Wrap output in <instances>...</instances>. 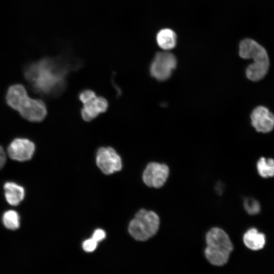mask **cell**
Returning <instances> with one entry per match:
<instances>
[{
	"label": "cell",
	"instance_id": "20",
	"mask_svg": "<svg viewBox=\"0 0 274 274\" xmlns=\"http://www.w3.org/2000/svg\"><path fill=\"white\" fill-rule=\"evenodd\" d=\"M106 236V233L104 230L101 229H97L93 233L91 237L98 243L104 240Z\"/></svg>",
	"mask_w": 274,
	"mask_h": 274
},
{
	"label": "cell",
	"instance_id": "16",
	"mask_svg": "<svg viewBox=\"0 0 274 274\" xmlns=\"http://www.w3.org/2000/svg\"><path fill=\"white\" fill-rule=\"evenodd\" d=\"M2 221L5 227L10 230H16L20 226L19 215L14 210L6 211L3 215Z\"/></svg>",
	"mask_w": 274,
	"mask_h": 274
},
{
	"label": "cell",
	"instance_id": "5",
	"mask_svg": "<svg viewBox=\"0 0 274 274\" xmlns=\"http://www.w3.org/2000/svg\"><path fill=\"white\" fill-rule=\"evenodd\" d=\"M160 225V219L155 212L141 209L129 222L128 230L135 240L145 242L157 233Z\"/></svg>",
	"mask_w": 274,
	"mask_h": 274
},
{
	"label": "cell",
	"instance_id": "21",
	"mask_svg": "<svg viewBox=\"0 0 274 274\" xmlns=\"http://www.w3.org/2000/svg\"><path fill=\"white\" fill-rule=\"evenodd\" d=\"M6 162V155L3 148L0 146V170L4 166Z\"/></svg>",
	"mask_w": 274,
	"mask_h": 274
},
{
	"label": "cell",
	"instance_id": "7",
	"mask_svg": "<svg viewBox=\"0 0 274 274\" xmlns=\"http://www.w3.org/2000/svg\"><path fill=\"white\" fill-rule=\"evenodd\" d=\"M169 175L167 165L157 162H149L142 176L144 183L148 187L158 189L164 186Z\"/></svg>",
	"mask_w": 274,
	"mask_h": 274
},
{
	"label": "cell",
	"instance_id": "3",
	"mask_svg": "<svg viewBox=\"0 0 274 274\" xmlns=\"http://www.w3.org/2000/svg\"><path fill=\"white\" fill-rule=\"evenodd\" d=\"M239 55L244 59H251L252 63L246 68L247 78L253 81H258L266 75L269 60L265 48L251 39L242 40L239 45Z\"/></svg>",
	"mask_w": 274,
	"mask_h": 274
},
{
	"label": "cell",
	"instance_id": "17",
	"mask_svg": "<svg viewBox=\"0 0 274 274\" xmlns=\"http://www.w3.org/2000/svg\"><path fill=\"white\" fill-rule=\"evenodd\" d=\"M243 205L245 211L250 215H257L260 212V203L254 198H246L244 200Z\"/></svg>",
	"mask_w": 274,
	"mask_h": 274
},
{
	"label": "cell",
	"instance_id": "6",
	"mask_svg": "<svg viewBox=\"0 0 274 274\" xmlns=\"http://www.w3.org/2000/svg\"><path fill=\"white\" fill-rule=\"evenodd\" d=\"M177 66L175 56L168 52H159L154 56L150 67L152 77L159 81H164L171 76Z\"/></svg>",
	"mask_w": 274,
	"mask_h": 274
},
{
	"label": "cell",
	"instance_id": "10",
	"mask_svg": "<svg viewBox=\"0 0 274 274\" xmlns=\"http://www.w3.org/2000/svg\"><path fill=\"white\" fill-rule=\"evenodd\" d=\"M251 123L257 131L267 133L274 128V115L263 106L255 108L251 115Z\"/></svg>",
	"mask_w": 274,
	"mask_h": 274
},
{
	"label": "cell",
	"instance_id": "8",
	"mask_svg": "<svg viewBox=\"0 0 274 274\" xmlns=\"http://www.w3.org/2000/svg\"><path fill=\"white\" fill-rule=\"evenodd\" d=\"M96 161L99 169L107 175L120 171L122 167L120 156L114 149L110 147H102L98 149Z\"/></svg>",
	"mask_w": 274,
	"mask_h": 274
},
{
	"label": "cell",
	"instance_id": "19",
	"mask_svg": "<svg viewBox=\"0 0 274 274\" xmlns=\"http://www.w3.org/2000/svg\"><path fill=\"white\" fill-rule=\"evenodd\" d=\"M98 242L92 237L85 240L82 243V248L86 252H92L97 247Z\"/></svg>",
	"mask_w": 274,
	"mask_h": 274
},
{
	"label": "cell",
	"instance_id": "18",
	"mask_svg": "<svg viewBox=\"0 0 274 274\" xmlns=\"http://www.w3.org/2000/svg\"><path fill=\"white\" fill-rule=\"evenodd\" d=\"M95 92L91 89H84L79 94V99L83 104L96 96Z\"/></svg>",
	"mask_w": 274,
	"mask_h": 274
},
{
	"label": "cell",
	"instance_id": "15",
	"mask_svg": "<svg viewBox=\"0 0 274 274\" xmlns=\"http://www.w3.org/2000/svg\"><path fill=\"white\" fill-rule=\"evenodd\" d=\"M258 174L263 178L274 177V159L271 158L261 157L256 164Z\"/></svg>",
	"mask_w": 274,
	"mask_h": 274
},
{
	"label": "cell",
	"instance_id": "12",
	"mask_svg": "<svg viewBox=\"0 0 274 274\" xmlns=\"http://www.w3.org/2000/svg\"><path fill=\"white\" fill-rule=\"evenodd\" d=\"M243 241L247 248L253 251H258L264 247L266 237L264 233L257 229L251 228L244 234Z\"/></svg>",
	"mask_w": 274,
	"mask_h": 274
},
{
	"label": "cell",
	"instance_id": "14",
	"mask_svg": "<svg viewBox=\"0 0 274 274\" xmlns=\"http://www.w3.org/2000/svg\"><path fill=\"white\" fill-rule=\"evenodd\" d=\"M156 41L160 48L167 51L173 49L177 44V35L169 28L160 30L156 36Z\"/></svg>",
	"mask_w": 274,
	"mask_h": 274
},
{
	"label": "cell",
	"instance_id": "13",
	"mask_svg": "<svg viewBox=\"0 0 274 274\" xmlns=\"http://www.w3.org/2000/svg\"><path fill=\"white\" fill-rule=\"evenodd\" d=\"M4 189L6 199L10 205L17 206L24 197L23 187L14 182H6L4 184Z\"/></svg>",
	"mask_w": 274,
	"mask_h": 274
},
{
	"label": "cell",
	"instance_id": "9",
	"mask_svg": "<svg viewBox=\"0 0 274 274\" xmlns=\"http://www.w3.org/2000/svg\"><path fill=\"white\" fill-rule=\"evenodd\" d=\"M35 150V145L30 140L25 138H16L8 148L9 157L19 161H27L31 158Z\"/></svg>",
	"mask_w": 274,
	"mask_h": 274
},
{
	"label": "cell",
	"instance_id": "1",
	"mask_svg": "<svg viewBox=\"0 0 274 274\" xmlns=\"http://www.w3.org/2000/svg\"><path fill=\"white\" fill-rule=\"evenodd\" d=\"M82 64L80 60L64 54L46 57L27 65L24 74L34 92L56 97L65 89L68 75Z\"/></svg>",
	"mask_w": 274,
	"mask_h": 274
},
{
	"label": "cell",
	"instance_id": "2",
	"mask_svg": "<svg viewBox=\"0 0 274 274\" xmlns=\"http://www.w3.org/2000/svg\"><path fill=\"white\" fill-rule=\"evenodd\" d=\"M6 100L10 107L29 121L41 122L47 116V109L44 102L29 97L26 90L21 84H15L9 87Z\"/></svg>",
	"mask_w": 274,
	"mask_h": 274
},
{
	"label": "cell",
	"instance_id": "4",
	"mask_svg": "<svg viewBox=\"0 0 274 274\" xmlns=\"http://www.w3.org/2000/svg\"><path fill=\"white\" fill-rule=\"evenodd\" d=\"M205 257L212 264L222 266L229 260L233 250L232 243L226 232L218 227L210 228L205 235Z\"/></svg>",
	"mask_w": 274,
	"mask_h": 274
},
{
	"label": "cell",
	"instance_id": "11",
	"mask_svg": "<svg viewBox=\"0 0 274 274\" xmlns=\"http://www.w3.org/2000/svg\"><path fill=\"white\" fill-rule=\"evenodd\" d=\"M108 101L102 96H96L83 104L81 115L86 122H90L99 114L105 113L108 108Z\"/></svg>",
	"mask_w": 274,
	"mask_h": 274
}]
</instances>
